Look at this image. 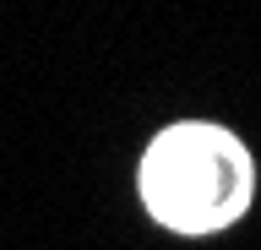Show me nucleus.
<instances>
[{"mask_svg": "<svg viewBox=\"0 0 261 250\" xmlns=\"http://www.w3.org/2000/svg\"><path fill=\"white\" fill-rule=\"evenodd\" d=\"M250 152L218 125H174L142 158L147 212L179 234H212L250 207Z\"/></svg>", "mask_w": 261, "mask_h": 250, "instance_id": "1", "label": "nucleus"}]
</instances>
